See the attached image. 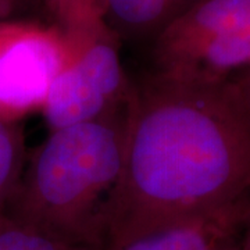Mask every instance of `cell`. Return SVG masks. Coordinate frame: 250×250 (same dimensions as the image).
<instances>
[{
	"mask_svg": "<svg viewBox=\"0 0 250 250\" xmlns=\"http://www.w3.org/2000/svg\"><path fill=\"white\" fill-rule=\"evenodd\" d=\"M125 103L50 131L25 161L6 217L56 239L100 249L124 157Z\"/></svg>",
	"mask_w": 250,
	"mask_h": 250,
	"instance_id": "obj_2",
	"label": "cell"
},
{
	"mask_svg": "<svg viewBox=\"0 0 250 250\" xmlns=\"http://www.w3.org/2000/svg\"><path fill=\"white\" fill-rule=\"evenodd\" d=\"M249 68H250V67H249Z\"/></svg>",
	"mask_w": 250,
	"mask_h": 250,
	"instance_id": "obj_14",
	"label": "cell"
},
{
	"mask_svg": "<svg viewBox=\"0 0 250 250\" xmlns=\"http://www.w3.org/2000/svg\"><path fill=\"white\" fill-rule=\"evenodd\" d=\"M241 250H250V199L248 203V210L245 215V225H243V235H242Z\"/></svg>",
	"mask_w": 250,
	"mask_h": 250,
	"instance_id": "obj_12",
	"label": "cell"
},
{
	"mask_svg": "<svg viewBox=\"0 0 250 250\" xmlns=\"http://www.w3.org/2000/svg\"><path fill=\"white\" fill-rule=\"evenodd\" d=\"M235 85L238 86V90L241 93L242 100L245 103L246 108L249 110L250 113V68H246V71L239 75L232 77Z\"/></svg>",
	"mask_w": 250,
	"mask_h": 250,
	"instance_id": "obj_11",
	"label": "cell"
},
{
	"mask_svg": "<svg viewBox=\"0 0 250 250\" xmlns=\"http://www.w3.org/2000/svg\"><path fill=\"white\" fill-rule=\"evenodd\" d=\"M154 57L167 77L231 80L250 67V0H197L163 28Z\"/></svg>",
	"mask_w": 250,
	"mask_h": 250,
	"instance_id": "obj_3",
	"label": "cell"
},
{
	"mask_svg": "<svg viewBox=\"0 0 250 250\" xmlns=\"http://www.w3.org/2000/svg\"><path fill=\"white\" fill-rule=\"evenodd\" d=\"M250 197V113L233 80L160 72L129 85L123 171L104 239Z\"/></svg>",
	"mask_w": 250,
	"mask_h": 250,
	"instance_id": "obj_1",
	"label": "cell"
},
{
	"mask_svg": "<svg viewBox=\"0 0 250 250\" xmlns=\"http://www.w3.org/2000/svg\"><path fill=\"white\" fill-rule=\"evenodd\" d=\"M81 32L25 20L0 21V121L41 111L56 75L77 53Z\"/></svg>",
	"mask_w": 250,
	"mask_h": 250,
	"instance_id": "obj_4",
	"label": "cell"
},
{
	"mask_svg": "<svg viewBox=\"0 0 250 250\" xmlns=\"http://www.w3.org/2000/svg\"><path fill=\"white\" fill-rule=\"evenodd\" d=\"M49 3L64 31H83L103 22L102 0H49Z\"/></svg>",
	"mask_w": 250,
	"mask_h": 250,
	"instance_id": "obj_10",
	"label": "cell"
},
{
	"mask_svg": "<svg viewBox=\"0 0 250 250\" xmlns=\"http://www.w3.org/2000/svg\"><path fill=\"white\" fill-rule=\"evenodd\" d=\"M0 250H98L56 239L27 225L0 218Z\"/></svg>",
	"mask_w": 250,
	"mask_h": 250,
	"instance_id": "obj_9",
	"label": "cell"
},
{
	"mask_svg": "<svg viewBox=\"0 0 250 250\" xmlns=\"http://www.w3.org/2000/svg\"><path fill=\"white\" fill-rule=\"evenodd\" d=\"M25 161V143L21 125L0 121V218L6 214Z\"/></svg>",
	"mask_w": 250,
	"mask_h": 250,
	"instance_id": "obj_8",
	"label": "cell"
},
{
	"mask_svg": "<svg viewBox=\"0 0 250 250\" xmlns=\"http://www.w3.org/2000/svg\"><path fill=\"white\" fill-rule=\"evenodd\" d=\"M174 1H175V4L178 6L179 9H181L184 4H187V3H190V6L193 4V1H192V0H174Z\"/></svg>",
	"mask_w": 250,
	"mask_h": 250,
	"instance_id": "obj_13",
	"label": "cell"
},
{
	"mask_svg": "<svg viewBox=\"0 0 250 250\" xmlns=\"http://www.w3.org/2000/svg\"><path fill=\"white\" fill-rule=\"evenodd\" d=\"M249 199L213 213L110 238L99 250H241Z\"/></svg>",
	"mask_w": 250,
	"mask_h": 250,
	"instance_id": "obj_6",
	"label": "cell"
},
{
	"mask_svg": "<svg viewBox=\"0 0 250 250\" xmlns=\"http://www.w3.org/2000/svg\"><path fill=\"white\" fill-rule=\"evenodd\" d=\"M129 82L104 24L81 31L77 53L56 75L41 113L50 131L93 121L121 107Z\"/></svg>",
	"mask_w": 250,
	"mask_h": 250,
	"instance_id": "obj_5",
	"label": "cell"
},
{
	"mask_svg": "<svg viewBox=\"0 0 250 250\" xmlns=\"http://www.w3.org/2000/svg\"><path fill=\"white\" fill-rule=\"evenodd\" d=\"M102 10L132 32H146L160 24L166 27L181 13L174 0H102Z\"/></svg>",
	"mask_w": 250,
	"mask_h": 250,
	"instance_id": "obj_7",
	"label": "cell"
}]
</instances>
